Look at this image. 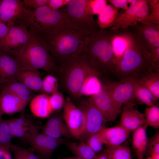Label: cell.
<instances>
[{
  "label": "cell",
  "mask_w": 159,
  "mask_h": 159,
  "mask_svg": "<svg viewBox=\"0 0 159 159\" xmlns=\"http://www.w3.org/2000/svg\"><path fill=\"white\" fill-rule=\"evenodd\" d=\"M8 54L18 62L22 70H43L49 74H55L58 65L42 38L32 33L27 42L18 49Z\"/></svg>",
  "instance_id": "3"
},
{
  "label": "cell",
  "mask_w": 159,
  "mask_h": 159,
  "mask_svg": "<svg viewBox=\"0 0 159 159\" xmlns=\"http://www.w3.org/2000/svg\"><path fill=\"white\" fill-rule=\"evenodd\" d=\"M65 100L62 94L58 92L49 96V102L53 112L58 111L64 107Z\"/></svg>",
  "instance_id": "40"
},
{
  "label": "cell",
  "mask_w": 159,
  "mask_h": 159,
  "mask_svg": "<svg viewBox=\"0 0 159 159\" xmlns=\"http://www.w3.org/2000/svg\"><path fill=\"white\" fill-rule=\"evenodd\" d=\"M147 21L159 24V3L155 7L149 15Z\"/></svg>",
  "instance_id": "46"
},
{
  "label": "cell",
  "mask_w": 159,
  "mask_h": 159,
  "mask_svg": "<svg viewBox=\"0 0 159 159\" xmlns=\"http://www.w3.org/2000/svg\"><path fill=\"white\" fill-rule=\"evenodd\" d=\"M26 8L19 0H0V21L15 24Z\"/></svg>",
  "instance_id": "17"
},
{
  "label": "cell",
  "mask_w": 159,
  "mask_h": 159,
  "mask_svg": "<svg viewBox=\"0 0 159 159\" xmlns=\"http://www.w3.org/2000/svg\"><path fill=\"white\" fill-rule=\"evenodd\" d=\"M32 35L25 26L15 24L0 42V52L8 54L18 49L27 42Z\"/></svg>",
  "instance_id": "12"
},
{
  "label": "cell",
  "mask_w": 159,
  "mask_h": 159,
  "mask_svg": "<svg viewBox=\"0 0 159 159\" xmlns=\"http://www.w3.org/2000/svg\"><path fill=\"white\" fill-rule=\"evenodd\" d=\"M106 0H86V6L89 13L92 16L98 15L107 4Z\"/></svg>",
  "instance_id": "39"
},
{
  "label": "cell",
  "mask_w": 159,
  "mask_h": 159,
  "mask_svg": "<svg viewBox=\"0 0 159 159\" xmlns=\"http://www.w3.org/2000/svg\"><path fill=\"white\" fill-rule=\"evenodd\" d=\"M49 95L41 93L34 96L30 101L32 112L40 118L48 117L53 112L49 102Z\"/></svg>",
  "instance_id": "20"
},
{
  "label": "cell",
  "mask_w": 159,
  "mask_h": 159,
  "mask_svg": "<svg viewBox=\"0 0 159 159\" xmlns=\"http://www.w3.org/2000/svg\"><path fill=\"white\" fill-rule=\"evenodd\" d=\"M108 1L115 7L127 10L128 8L127 0H109Z\"/></svg>",
  "instance_id": "50"
},
{
  "label": "cell",
  "mask_w": 159,
  "mask_h": 159,
  "mask_svg": "<svg viewBox=\"0 0 159 159\" xmlns=\"http://www.w3.org/2000/svg\"><path fill=\"white\" fill-rule=\"evenodd\" d=\"M104 151L109 159H132L129 148L125 145L107 147Z\"/></svg>",
  "instance_id": "30"
},
{
  "label": "cell",
  "mask_w": 159,
  "mask_h": 159,
  "mask_svg": "<svg viewBox=\"0 0 159 159\" xmlns=\"http://www.w3.org/2000/svg\"><path fill=\"white\" fill-rule=\"evenodd\" d=\"M95 159H109L106 154L103 151L101 153L97 155Z\"/></svg>",
  "instance_id": "53"
},
{
  "label": "cell",
  "mask_w": 159,
  "mask_h": 159,
  "mask_svg": "<svg viewBox=\"0 0 159 159\" xmlns=\"http://www.w3.org/2000/svg\"><path fill=\"white\" fill-rule=\"evenodd\" d=\"M4 88L8 89L14 93L26 105L34 97V91L16 80L7 84L2 89Z\"/></svg>",
  "instance_id": "28"
},
{
  "label": "cell",
  "mask_w": 159,
  "mask_h": 159,
  "mask_svg": "<svg viewBox=\"0 0 159 159\" xmlns=\"http://www.w3.org/2000/svg\"><path fill=\"white\" fill-rule=\"evenodd\" d=\"M13 138L10 134H6L0 135V145L6 146L10 149L13 144L11 140Z\"/></svg>",
  "instance_id": "48"
},
{
  "label": "cell",
  "mask_w": 159,
  "mask_h": 159,
  "mask_svg": "<svg viewBox=\"0 0 159 159\" xmlns=\"http://www.w3.org/2000/svg\"><path fill=\"white\" fill-rule=\"evenodd\" d=\"M1 90L0 117L4 115H12L24 109L27 105L15 94L5 88Z\"/></svg>",
  "instance_id": "18"
},
{
  "label": "cell",
  "mask_w": 159,
  "mask_h": 159,
  "mask_svg": "<svg viewBox=\"0 0 159 159\" xmlns=\"http://www.w3.org/2000/svg\"><path fill=\"white\" fill-rule=\"evenodd\" d=\"M6 120L9 126L10 134L13 138L17 137L23 139L28 132H30L29 129L17 123L13 118Z\"/></svg>",
  "instance_id": "37"
},
{
  "label": "cell",
  "mask_w": 159,
  "mask_h": 159,
  "mask_svg": "<svg viewBox=\"0 0 159 159\" xmlns=\"http://www.w3.org/2000/svg\"><path fill=\"white\" fill-rule=\"evenodd\" d=\"M59 83L57 78L49 74L42 80V85L40 92L48 95L58 91Z\"/></svg>",
  "instance_id": "32"
},
{
  "label": "cell",
  "mask_w": 159,
  "mask_h": 159,
  "mask_svg": "<svg viewBox=\"0 0 159 159\" xmlns=\"http://www.w3.org/2000/svg\"><path fill=\"white\" fill-rule=\"evenodd\" d=\"M14 153V159H40L29 149L13 144L10 148Z\"/></svg>",
  "instance_id": "36"
},
{
  "label": "cell",
  "mask_w": 159,
  "mask_h": 159,
  "mask_svg": "<svg viewBox=\"0 0 159 159\" xmlns=\"http://www.w3.org/2000/svg\"><path fill=\"white\" fill-rule=\"evenodd\" d=\"M67 146L76 156L84 159H95L97 155L86 143L81 141L79 143L70 142Z\"/></svg>",
  "instance_id": "29"
},
{
  "label": "cell",
  "mask_w": 159,
  "mask_h": 159,
  "mask_svg": "<svg viewBox=\"0 0 159 159\" xmlns=\"http://www.w3.org/2000/svg\"><path fill=\"white\" fill-rule=\"evenodd\" d=\"M149 155L159 154V132L157 131L150 138H148L146 151Z\"/></svg>",
  "instance_id": "41"
},
{
  "label": "cell",
  "mask_w": 159,
  "mask_h": 159,
  "mask_svg": "<svg viewBox=\"0 0 159 159\" xmlns=\"http://www.w3.org/2000/svg\"><path fill=\"white\" fill-rule=\"evenodd\" d=\"M95 107L104 116L106 122L114 121L122 109L116 105L109 92L102 85L97 94L89 97Z\"/></svg>",
  "instance_id": "14"
},
{
  "label": "cell",
  "mask_w": 159,
  "mask_h": 159,
  "mask_svg": "<svg viewBox=\"0 0 159 159\" xmlns=\"http://www.w3.org/2000/svg\"><path fill=\"white\" fill-rule=\"evenodd\" d=\"M15 24L25 26L30 32L38 36L69 26L66 15L61 8L53 10L47 5L37 9L26 8Z\"/></svg>",
  "instance_id": "5"
},
{
  "label": "cell",
  "mask_w": 159,
  "mask_h": 159,
  "mask_svg": "<svg viewBox=\"0 0 159 159\" xmlns=\"http://www.w3.org/2000/svg\"><path fill=\"white\" fill-rule=\"evenodd\" d=\"M149 9L148 0H143L141 5L136 14L135 19L137 23L140 22L142 23L147 21L149 15Z\"/></svg>",
  "instance_id": "42"
},
{
  "label": "cell",
  "mask_w": 159,
  "mask_h": 159,
  "mask_svg": "<svg viewBox=\"0 0 159 159\" xmlns=\"http://www.w3.org/2000/svg\"><path fill=\"white\" fill-rule=\"evenodd\" d=\"M101 132L104 144L107 147L120 145L131 132L120 125L109 128L105 126Z\"/></svg>",
  "instance_id": "19"
},
{
  "label": "cell",
  "mask_w": 159,
  "mask_h": 159,
  "mask_svg": "<svg viewBox=\"0 0 159 159\" xmlns=\"http://www.w3.org/2000/svg\"><path fill=\"white\" fill-rule=\"evenodd\" d=\"M112 44L117 61L120 58L125 49L126 42L122 34L117 35L115 34L112 41Z\"/></svg>",
  "instance_id": "35"
},
{
  "label": "cell",
  "mask_w": 159,
  "mask_h": 159,
  "mask_svg": "<svg viewBox=\"0 0 159 159\" xmlns=\"http://www.w3.org/2000/svg\"><path fill=\"white\" fill-rule=\"evenodd\" d=\"M122 35L126 41V47L115 64L114 74L119 77L136 76L149 69L142 47L135 36L130 33Z\"/></svg>",
  "instance_id": "6"
},
{
  "label": "cell",
  "mask_w": 159,
  "mask_h": 159,
  "mask_svg": "<svg viewBox=\"0 0 159 159\" xmlns=\"http://www.w3.org/2000/svg\"><path fill=\"white\" fill-rule=\"evenodd\" d=\"M6 134H10L9 125L6 120L0 117V135Z\"/></svg>",
  "instance_id": "51"
},
{
  "label": "cell",
  "mask_w": 159,
  "mask_h": 159,
  "mask_svg": "<svg viewBox=\"0 0 159 159\" xmlns=\"http://www.w3.org/2000/svg\"><path fill=\"white\" fill-rule=\"evenodd\" d=\"M99 77L97 74H91L85 78L80 90L79 98L83 96L90 97L101 90L102 83Z\"/></svg>",
  "instance_id": "26"
},
{
  "label": "cell",
  "mask_w": 159,
  "mask_h": 159,
  "mask_svg": "<svg viewBox=\"0 0 159 159\" xmlns=\"http://www.w3.org/2000/svg\"><path fill=\"white\" fill-rule=\"evenodd\" d=\"M15 24H7L0 21V42L5 38Z\"/></svg>",
  "instance_id": "47"
},
{
  "label": "cell",
  "mask_w": 159,
  "mask_h": 159,
  "mask_svg": "<svg viewBox=\"0 0 159 159\" xmlns=\"http://www.w3.org/2000/svg\"><path fill=\"white\" fill-rule=\"evenodd\" d=\"M102 83L120 108L122 109L123 104L134 103L135 80L133 76L123 77L119 81H108Z\"/></svg>",
  "instance_id": "8"
},
{
  "label": "cell",
  "mask_w": 159,
  "mask_h": 159,
  "mask_svg": "<svg viewBox=\"0 0 159 159\" xmlns=\"http://www.w3.org/2000/svg\"><path fill=\"white\" fill-rule=\"evenodd\" d=\"M101 130L90 135L85 142L96 153L102 150L104 144Z\"/></svg>",
  "instance_id": "38"
},
{
  "label": "cell",
  "mask_w": 159,
  "mask_h": 159,
  "mask_svg": "<svg viewBox=\"0 0 159 159\" xmlns=\"http://www.w3.org/2000/svg\"><path fill=\"white\" fill-rule=\"evenodd\" d=\"M118 9L112 4H107L98 15L97 22L100 31L112 26L122 13H119Z\"/></svg>",
  "instance_id": "25"
},
{
  "label": "cell",
  "mask_w": 159,
  "mask_h": 159,
  "mask_svg": "<svg viewBox=\"0 0 159 159\" xmlns=\"http://www.w3.org/2000/svg\"><path fill=\"white\" fill-rule=\"evenodd\" d=\"M62 119L59 116L54 115L51 117L47 120L44 126L56 127H59L65 125Z\"/></svg>",
  "instance_id": "44"
},
{
  "label": "cell",
  "mask_w": 159,
  "mask_h": 159,
  "mask_svg": "<svg viewBox=\"0 0 159 159\" xmlns=\"http://www.w3.org/2000/svg\"><path fill=\"white\" fill-rule=\"evenodd\" d=\"M88 36L66 26L39 36L55 62L60 64L81 54Z\"/></svg>",
  "instance_id": "2"
},
{
  "label": "cell",
  "mask_w": 159,
  "mask_h": 159,
  "mask_svg": "<svg viewBox=\"0 0 159 159\" xmlns=\"http://www.w3.org/2000/svg\"><path fill=\"white\" fill-rule=\"evenodd\" d=\"M133 76L138 83L148 89L158 100L159 72L148 69L137 76Z\"/></svg>",
  "instance_id": "22"
},
{
  "label": "cell",
  "mask_w": 159,
  "mask_h": 159,
  "mask_svg": "<svg viewBox=\"0 0 159 159\" xmlns=\"http://www.w3.org/2000/svg\"><path fill=\"white\" fill-rule=\"evenodd\" d=\"M41 132L55 139L60 138L62 136H72L66 125L56 127L44 126Z\"/></svg>",
  "instance_id": "34"
},
{
  "label": "cell",
  "mask_w": 159,
  "mask_h": 159,
  "mask_svg": "<svg viewBox=\"0 0 159 159\" xmlns=\"http://www.w3.org/2000/svg\"><path fill=\"white\" fill-rule=\"evenodd\" d=\"M128 4H129L131 5H132L135 3L137 0H127Z\"/></svg>",
  "instance_id": "55"
},
{
  "label": "cell",
  "mask_w": 159,
  "mask_h": 159,
  "mask_svg": "<svg viewBox=\"0 0 159 159\" xmlns=\"http://www.w3.org/2000/svg\"><path fill=\"white\" fill-rule=\"evenodd\" d=\"M141 47L150 52L159 47V24L147 21L138 26L134 35Z\"/></svg>",
  "instance_id": "13"
},
{
  "label": "cell",
  "mask_w": 159,
  "mask_h": 159,
  "mask_svg": "<svg viewBox=\"0 0 159 159\" xmlns=\"http://www.w3.org/2000/svg\"><path fill=\"white\" fill-rule=\"evenodd\" d=\"M63 118L71 135L82 141L85 128V120L82 111L69 96L65 99Z\"/></svg>",
  "instance_id": "10"
},
{
  "label": "cell",
  "mask_w": 159,
  "mask_h": 159,
  "mask_svg": "<svg viewBox=\"0 0 159 159\" xmlns=\"http://www.w3.org/2000/svg\"><path fill=\"white\" fill-rule=\"evenodd\" d=\"M146 159H159V154H154L149 155Z\"/></svg>",
  "instance_id": "54"
},
{
  "label": "cell",
  "mask_w": 159,
  "mask_h": 159,
  "mask_svg": "<svg viewBox=\"0 0 159 159\" xmlns=\"http://www.w3.org/2000/svg\"><path fill=\"white\" fill-rule=\"evenodd\" d=\"M142 48L149 69L159 72V47L150 52L146 50L142 47Z\"/></svg>",
  "instance_id": "33"
},
{
  "label": "cell",
  "mask_w": 159,
  "mask_h": 159,
  "mask_svg": "<svg viewBox=\"0 0 159 159\" xmlns=\"http://www.w3.org/2000/svg\"><path fill=\"white\" fill-rule=\"evenodd\" d=\"M115 34L111 31L100 30L88 36L83 44L81 53L100 76L114 74L117 59L112 42Z\"/></svg>",
  "instance_id": "1"
},
{
  "label": "cell",
  "mask_w": 159,
  "mask_h": 159,
  "mask_svg": "<svg viewBox=\"0 0 159 159\" xmlns=\"http://www.w3.org/2000/svg\"><path fill=\"white\" fill-rule=\"evenodd\" d=\"M133 76L135 80L134 103L135 102L139 104H144L149 106L157 104L158 100L153 94L147 88L138 83Z\"/></svg>",
  "instance_id": "27"
},
{
  "label": "cell",
  "mask_w": 159,
  "mask_h": 159,
  "mask_svg": "<svg viewBox=\"0 0 159 159\" xmlns=\"http://www.w3.org/2000/svg\"><path fill=\"white\" fill-rule=\"evenodd\" d=\"M22 70L18 62L13 56L0 52V90L7 84L16 80Z\"/></svg>",
  "instance_id": "15"
},
{
  "label": "cell",
  "mask_w": 159,
  "mask_h": 159,
  "mask_svg": "<svg viewBox=\"0 0 159 159\" xmlns=\"http://www.w3.org/2000/svg\"><path fill=\"white\" fill-rule=\"evenodd\" d=\"M64 159H84L77 156L73 157L70 158H68Z\"/></svg>",
  "instance_id": "56"
},
{
  "label": "cell",
  "mask_w": 159,
  "mask_h": 159,
  "mask_svg": "<svg viewBox=\"0 0 159 159\" xmlns=\"http://www.w3.org/2000/svg\"><path fill=\"white\" fill-rule=\"evenodd\" d=\"M37 152L49 158L52 153L64 142L60 138L55 139L42 132H28L23 138Z\"/></svg>",
  "instance_id": "11"
},
{
  "label": "cell",
  "mask_w": 159,
  "mask_h": 159,
  "mask_svg": "<svg viewBox=\"0 0 159 159\" xmlns=\"http://www.w3.org/2000/svg\"><path fill=\"white\" fill-rule=\"evenodd\" d=\"M91 74L100 75L90 66L82 53L58 65L56 75L59 84L69 97L79 98L80 88L85 78Z\"/></svg>",
  "instance_id": "4"
},
{
  "label": "cell",
  "mask_w": 159,
  "mask_h": 159,
  "mask_svg": "<svg viewBox=\"0 0 159 159\" xmlns=\"http://www.w3.org/2000/svg\"><path fill=\"white\" fill-rule=\"evenodd\" d=\"M144 114V125L155 129L159 128V107L158 104L146 107Z\"/></svg>",
  "instance_id": "31"
},
{
  "label": "cell",
  "mask_w": 159,
  "mask_h": 159,
  "mask_svg": "<svg viewBox=\"0 0 159 159\" xmlns=\"http://www.w3.org/2000/svg\"><path fill=\"white\" fill-rule=\"evenodd\" d=\"M147 127L144 125L133 131L132 134V147L138 159H143L146 152L148 140Z\"/></svg>",
  "instance_id": "24"
},
{
  "label": "cell",
  "mask_w": 159,
  "mask_h": 159,
  "mask_svg": "<svg viewBox=\"0 0 159 159\" xmlns=\"http://www.w3.org/2000/svg\"><path fill=\"white\" fill-rule=\"evenodd\" d=\"M77 106L83 112L85 117V132L81 141L86 142L91 135L100 131L106 122L101 112L94 105L89 97H80Z\"/></svg>",
  "instance_id": "9"
},
{
  "label": "cell",
  "mask_w": 159,
  "mask_h": 159,
  "mask_svg": "<svg viewBox=\"0 0 159 159\" xmlns=\"http://www.w3.org/2000/svg\"><path fill=\"white\" fill-rule=\"evenodd\" d=\"M124 105L121 112L120 126L131 132L144 125L145 115L137 109L135 103Z\"/></svg>",
  "instance_id": "16"
},
{
  "label": "cell",
  "mask_w": 159,
  "mask_h": 159,
  "mask_svg": "<svg viewBox=\"0 0 159 159\" xmlns=\"http://www.w3.org/2000/svg\"><path fill=\"white\" fill-rule=\"evenodd\" d=\"M72 0H48L47 6L51 9L57 10L66 6Z\"/></svg>",
  "instance_id": "45"
},
{
  "label": "cell",
  "mask_w": 159,
  "mask_h": 159,
  "mask_svg": "<svg viewBox=\"0 0 159 159\" xmlns=\"http://www.w3.org/2000/svg\"><path fill=\"white\" fill-rule=\"evenodd\" d=\"M0 159H12L10 148L8 147L0 145Z\"/></svg>",
  "instance_id": "49"
},
{
  "label": "cell",
  "mask_w": 159,
  "mask_h": 159,
  "mask_svg": "<svg viewBox=\"0 0 159 159\" xmlns=\"http://www.w3.org/2000/svg\"><path fill=\"white\" fill-rule=\"evenodd\" d=\"M143 0H137L135 4L130 5L124 12L122 13L115 24L111 26V31H115L120 28H125L129 26L136 25V13L141 5Z\"/></svg>",
  "instance_id": "21"
},
{
  "label": "cell",
  "mask_w": 159,
  "mask_h": 159,
  "mask_svg": "<svg viewBox=\"0 0 159 159\" xmlns=\"http://www.w3.org/2000/svg\"><path fill=\"white\" fill-rule=\"evenodd\" d=\"M86 0H72L61 8L65 13L69 26L87 36L100 30L93 16L88 11Z\"/></svg>",
  "instance_id": "7"
},
{
  "label": "cell",
  "mask_w": 159,
  "mask_h": 159,
  "mask_svg": "<svg viewBox=\"0 0 159 159\" xmlns=\"http://www.w3.org/2000/svg\"><path fill=\"white\" fill-rule=\"evenodd\" d=\"M22 1L26 8L27 7L37 9L47 5L48 0H24Z\"/></svg>",
  "instance_id": "43"
},
{
  "label": "cell",
  "mask_w": 159,
  "mask_h": 159,
  "mask_svg": "<svg viewBox=\"0 0 159 159\" xmlns=\"http://www.w3.org/2000/svg\"><path fill=\"white\" fill-rule=\"evenodd\" d=\"M16 80L34 92H40L42 79L38 70H22L17 75Z\"/></svg>",
  "instance_id": "23"
},
{
  "label": "cell",
  "mask_w": 159,
  "mask_h": 159,
  "mask_svg": "<svg viewBox=\"0 0 159 159\" xmlns=\"http://www.w3.org/2000/svg\"><path fill=\"white\" fill-rule=\"evenodd\" d=\"M159 3V0H148V4L150 9L152 11L155 6Z\"/></svg>",
  "instance_id": "52"
}]
</instances>
